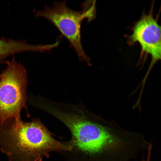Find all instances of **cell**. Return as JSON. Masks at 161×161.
Listing matches in <instances>:
<instances>
[{"label": "cell", "mask_w": 161, "mask_h": 161, "mask_svg": "<svg viewBox=\"0 0 161 161\" xmlns=\"http://www.w3.org/2000/svg\"><path fill=\"white\" fill-rule=\"evenodd\" d=\"M0 75V125L12 119H20L26 107L27 84V72L23 65L13 58L7 61Z\"/></svg>", "instance_id": "cell-3"}, {"label": "cell", "mask_w": 161, "mask_h": 161, "mask_svg": "<svg viewBox=\"0 0 161 161\" xmlns=\"http://www.w3.org/2000/svg\"><path fill=\"white\" fill-rule=\"evenodd\" d=\"M81 11L73 10L67 7L65 1L55 2L53 6L46 5L43 10L37 11V17H42L53 24L69 41L80 61L90 65V59L85 52L81 42V24L85 18L91 21L92 14L90 9L82 7Z\"/></svg>", "instance_id": "cell-4"}, {"label": "cell", "mask_w": 161, "mask_h": 161, "mask_svg": "<svg viewBox=\"0 0 161 161\" xmlns=\"http://www.w3.org/2000/svg\"><path fill=\"white\" fill-rule=\"evenodd\" d=\"M66 142L54 139L39 119H12L0 125V150L9 161H42L52 152L71 151Z\"/></svg>", "instance_id": "cell-2"}, {"label": "cell", "mask_w": 161, "mask_h": 161, "mask_svg": "<svg viewBox=\"0 0 161 161\" xmlns=\"http://www.w3.org/2000/svg\"><path fill=\"white\" fill-rule=\"evenodd\" d=\"M47 112L70 132L66 142L71 150L59 153L66 161H128L131 158L136 144L133 132L107 126L80 110L54 105Z\"/></svg>", "instance_id": "cell-1"}, {"label": "cell", "mask_w": 161, "mask_h": 161, "mask_svg": "<svg viewBox=\"0 0 161 161\" xmlns=\"http://www.w3.org/2000/svg\"><path fill=\"white\" fill-rule=\"evenodd\" d=\"M152 4L148 14L144 13L134 24L132 34L127 37L130 46L137 42L141 47L140 61L151 55V61L145 76H148L154 64L161 59V30L156 19L154 18Z\"/></svg>", "instance_id": "cell-5"}]
</instances>
